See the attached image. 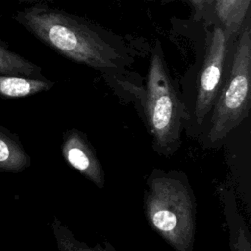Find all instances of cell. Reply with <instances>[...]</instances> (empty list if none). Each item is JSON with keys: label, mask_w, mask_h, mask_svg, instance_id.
Returning a JSON list of instances; mask_svg holds the SVG:
<instances>
[{"label": "cell", "mask_w": 251, "mask_h": 251, "mask_svg": "<svg viewBox=\"0 0 251 251\" xmlns=\"http://www.w3.org/2000/svg\"><path fill=\"white\" fill-rule=\"evenodd\" d=\"M229 75L223 83L200 135L204 148H218L248 117L251 104V28L249 19L241 26ZM199 137V138H200Z\"/></svg>", "instance_id": "cell-3"}, {"label": "cell", "mask_w": 251, "mask_h": 251, "mask_svg": "<svg viewBox=\"0 0 251 251\" xmlns=\"http://www.w3.org/2000/svg\"><path fill=\"white\" fill-rule=\"evenodd\" d=\"M0 75L44 79L38 66L10 50L7 43L2 40H0Z\"/></svg>", "instance_id": "cell-10"}, {"label": "cell", "mask_w": 251, "mask_h": 251, "mask_svg": "<svg viewBox=\"0 0 251 251\" xmlns=\"http://www.w3.org/2000/svg\"><path fill=\"white\" fill-rule=\"evenodd\" d=\"M53 82L46 79L31 78L20 75H0V94L6 97H24L45 91Z\"/></svg>", "instance_id": "cell-9"}, {"label": "cell", "mask_w": 251, "mask_h": 251, "mask_svg": "<svg viewBox=\"0 0 251 251\" xmlns=\"http://www.w3.org/2000/svg\"><path fill=\"white\" fill-rule=\"evenodd\" d=\"M28 162L25 154L9 139L0 136V168L18 170Z\"/></svg>", "instance_id": "cell-12"}, {"label": "cell", "mask_w": 251, "mask_h": 251, "mask_svg": "<svg viewBox=\"0 0 251 251\" xmlns=\"http://www.w3.org/2000/svg\"><path fill=\"white\" fill-rule=\"evenodd\" d=\"M251 0H215L217 16L229 35L240 31Z\"/></svg>", "instance_id": "cell-8"}, {"label": "cell", "mask_w": 251, "mask_h": 251, "mask_svg": "<svg viewBox=\"0 0 251 251\" xmlns=\"http://www.w3.org/2000/svg\"><path fill=\"white\" fill-rule=\"evenodd\" d=\"M227 51V37L222 26L213 30L199 75L193 111L184 129L191 138H199L223 85L224 65Z\"/></svg>", "instance_id": "cell-5"}, {"label": "cell", "mask_w": 251, "mask_h": 251, "mask_svg": "<svg viewBox=\"0 0 251 251\" xmlns=\"http://www.w3.org/2000/svg\"><path fill=\"white\" fill-rule=\"evenodd\" d=\"M219 196L228 230L230 251H251L250 231L238 208L232 185L222 183L219 186Z\"/></svg>", "instance_id": "cell-7"}, {"label": "cell", "mask_w": 251, "mask_h": 251, "mask_svg": "<svg viewBox=\"0 0 251 251\" xmlns=\"http://www.w3.org/2000/svg\"><path fill=\"white\" fill-rule=\"evenodd\" d=\"M190 1L194 5L195 9H197L198 11H202L209 3H211L212 1H215V0H190Z\"/></svg>", "instance_id": "cell-13"}, {"label": "cell", "mask_w": 251, "mask_h": 251, "mask_svg": "<svg viewBox=\"0 0 251 251\" xmlns=\"http://www.w3.org/2000/svg\"><path fill=\"white\" fill-rule=\"evenodd\" d=\"M52 226L59 251H118L108 241L89 246L75 238L74 233L58 219H54Z\"/></svg>", "instance_id": "cell-11"}, {"label": "cell", "mask_w": 251, "mask_h": 251, "mask_svg": "<svg viewBox=\"0 0 251 251\" xmlns=\"http://www.w3.org/2000/svg\"><path fill=\"white\" fill-rule=\"evenodd\" d=\"M143 208L148 225L175 251H193L197 204L183 172L154 169L146 180Z\"/></svg>", "instance_id": "cell-1"}, {"label": "cell", "mask_w": 251, "mask_h": 251, "mask_svg": "<svg viewBox=\"0 0 251 251\" xmlns=\"http://www.w3.org/2000/svg\"><path fill=\"white\" fill-rule=\"evenodd\" d=\"M143 113L155 152L166 157L176 153L181 145L185 106L176 91L158 50L150 60Z\"/></svg>", "instance_id": "cell-4"}, {"label": "cell", "mask_w": 251, "mask_h": 251, "mask_svg": "<svg viewBox=\"0 0 251 251\" xmlns=\"http://www.w3.org/2000/svg\"><path fill=\"white\" fill-rule=\"evenodd\" d=\"M12 1H19V2H33L34 0H12Z\"/></svg>", "instance_id": "cell-14"}, {"label": "cell", "mask_w": 251, "mask_h": 251, "mask_svg": "<svg viewBox=\"0 0 251 251\" xmlns=\"http://www.w3.org/2000/svg\"><path fill=\"white\" fill-rule=\"evenodd\" d=\"M62 155L66 162L99 188L105 185L104 170L95 149L81 131L67 130L62 143Z\"/></svg>", "instance_id": "cell-6"}, {"label": "cell", "mask_w": 251, "mask_h": 251, "mask_svg": "<svg viewBox=\"0 0 251 251\" xmlns=\"http://www.w3.org/2000/svg\"><path fill=\"white\" fill-rule=\"evenodd\" d=\"M13 19L46 45L77 63L104 71L120 67L116 50L72 15L35 4L17 11Z\"/></svg>", "instance_id": "cell-2"}]
</instances>
